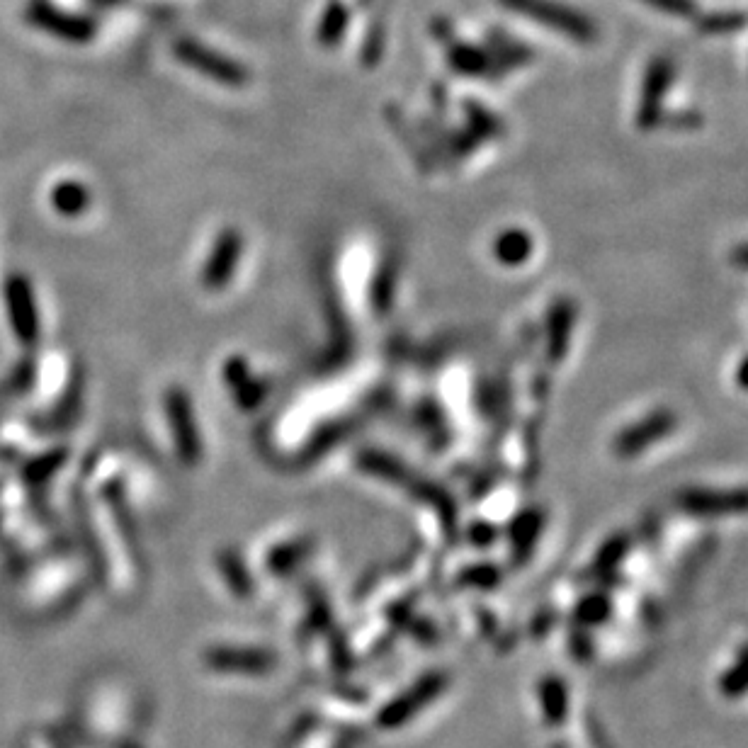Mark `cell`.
Wrapping results in <instances>:
<instances>
[{"label": "cell", "instance_id": "ba28073f", "mask_svg": "<svg viewBox=\"0 0 748 748\" xmlns=\"http://www.w3.org/2000/svg\"><path fill=\"white\" fill-rule=\"evenodd\" d=\"M238 258H241V236L234 234V231H226L214 246L212 258L204 268V282L209 287H224L231 280V272L238 265Z\"/></svg>", "mask_w": 748, "mask_h": 748}, {"label": "cell", "instance_id": "9a60e30c", "mask_svg": "<svg viewBox=\"0 0 748 748\" xmlns=\"http://www.w3.org/2000/svg\"><path fill=\"white\" fill-rule=\"evenodd\" d=\"M56 207L66 214H78L88 207V192L81 185H61L54 192Z\"/></svg>", "mask_w": 748, "mask_h": 748}, {"label": "cell", "instance_id": "52a82bcc", "mask_svg": "<svg viewBox=\"0 0 748 748\" xmlns=\"http://www.w3.org/2000/svg\"><path fill=\"white\" fill-rule=\"evenodd\" d=\"M168 418L173 425L175 442H178L180 452L187 462L200 457V435L192 428V408L190 401L185 399L183 391H170L168 396Z\"/></svg>", "mask_w": 748, "mask_h": 748}, {"label": "cell", "instance_id": "ac0fdd59", "mask_svg": "<svg viewBox=\"0 0 748 748\" xmlns=\"http://www.w3.org/2000/svg\"><path fill=\"white\" fill-rule=\"evenodd\" d=\"M739 27H744V17L739 15H714L705 22L707 32H731Z\"/></svg>", "mask_w": 748, "mask_h": 748}, {"label": "cell", "instance_id": "7c38bea8", "mask_svg": "<svg viewBox=\"0 0 748 748\" xmlns=\"http://www.w3.org/2000/svg\"><path fill=\"white\" fill-rule=\"evenodd\" d=\"M348 20L350 13L340 0H331L328 8L323 10L321 20H319V30H316V39L323 44V47H336V42L343 37L345 30H348Z\"/></svg>", "mask_w": 748, "mask_h": 748}, {"label": "cell", "instance_id": "8fae6325", "mask_svg": "<svg viewBox=\"0 0 748 748\" xmlns=\"http://www.w3.org/2000/svg\"><path fill=\"white\" fill-rule=\"evenodd\" d=\"M10 311H13V321L20 340H32L37 333V319H34V304L32 292L27 289L25 282H15L10 287Z\"/></svg>", "mask_w": 748, "mask_h": 748}, {"label": "cell", "instance_id": "5b68a950", "mask_svg": "<svg viewBox=\"0 0 748 748\" xmlns=\"http://www.w3.org/2000/svg\"><path fill=\"white\" fill-rule=\"evenodd\" d=\"M175 56L183 61L185 66L195 68L202 76L214 78V81L231 85V88H241L248 81V73L238 61L229 59V56L219 54V51L204 47L200 42H192V39H180L175 42Z\"/></svg>", "mask_w": 748, "mask_h": 748}, {"label": "cell", "instance_id": "ffe728a7", "mask_svg": "<svg viewBox=\"0 0 748 748\" xmlns=\"http://www.w3.org/2000/svg\"><path fill=\"white\" fill-rule=\"evenodd\" d=\"M734 382L741 391H748V355L741 357L739 365L734 370Z\"/></svg>", "mask_w": 748, "mask_h": 748}, {"label": "cell", "instance_id": "277c9868", "mask_svg": "<svg viewBox=\"0 0 748 748\" xmlns=\"http://www.w3.org/2000/svg\"><path fill=\"white\" fill-rule=\"evenodd\" d=\"M673 78H676V64L668 56H656V59L649 61L644 71V81H642V93H639V105H637V115H634V122L642 132H651L663 122V98L671 90Z\"/></svg>", "mask_w": 748, "mask_h": 748}, {"label": "cell", "instance_id": "7a4b0ae2", "mask_svg": "<svg viewBox=\"0 0 748 748\" xmlns=\"http://www.w3.org/2000/svg\"><path fill=\"white\" fill-rule=\"evenodd\" d=\"M680 513L700 520H727L748 515V486L734 489H710V486H690L680 489L673 498Z\"/></svg>", "mask_w": 748, "mask_h": 748}, {"label": "cell", "instance_id": "d6986e66", "mask_svg": "<svg viewBox=\"0 0 748 748\" xmlns=\"http://www.w3.org/2000/svg\"><path fill=\"white\" fill-rule=\"evenodd\" d=\"M729 260H731V265H734V268L748 270V243H739V246L731 251Z\"/></svg>", "mask_w": 748, "mask_h": 748}, {"label": "cell", "instance_id": "e0dca14e", "mask_svg": "<svg viewBox=\"0 0 748 748\" xmlns=\"http://www.w3.org/2000/svg\"><path fill=\"white\" fill-rule=\"evenodd\" d=\"M649 8L659 10V13L673 15V17H693L695 15V0H644Z\"/></svg>", "mask_w": 748, "mask_h": 748}, {"label": "cell", "instance_id": "6da1fadb", "mask_svg": "<svg viewBox=\"0 0 748 748\" xmlns=\"http://www.w3.org/2000/svg\"><path fill=\"white\" fill-rule=\"evenodd\" d=\"M501 5L506 10L540 22L542 27L574 39L578 44H593L598 39V27L591 17L559 3V0H501Z\"/></svg>", "mask_w": 748, "mask_h": 748}, {"label": "cell", "instance_id": "3957f363", "mask_svg": "<svg viewBox=\"0 0 748 748\" xmlns=\"http://www.w3.org/2000/svg\"><path fill=\"white\" fill-rule=\"evenodd\" d=\"M678 416L673 408H656L646 413L644 418L627 425L625 430L612 438V452L617 459H637L642 457L649 447L659 445L661 440L671 438L678 428Z\"/></svg>", "mask_w": 748, "mask_h": 748}, {"label": "cell", "instance_id": "8992f818", "mask_svg": "<svg viewBox=\"0 0 748 748\" xmlns=\"http://www.w3.org/2000/svg\"><path fill=\"white\" fill-rule=\"evenodd\" d=\"M576 304L571 299H557L549 306L547 323H544V340H547V360L559 365L571 348V336L576 326Z\"/></svg>", "mask_w": 748, "mask_h": 748}, {"label": "cell", "instance_id": "4fadbf2b", "mask_svg": "<svg viewBox=\"0 0 748 748\" xmlns=\"http://www.w3.org/2000/svg\"><path fill=\"white\" fill-rule=\"evenodd\" d=\"M542 527H544V513L537 508L525 510V513H520L518 518L513 520V525H510V535H513V542H515V547H518V552H530L532 544H535L537 537L542 535Z\"/></svg>", "mask_w": 748, "mask_h": 748}, {"label": "cell", "instance_id": "5bb4252c", "mask_svg": "<svg viewBox=\"0 0 748 748\" xmlns=\"http://www.w3.org/2000/svg\"><path fill=\"white\" fill-rule=\"evenodd\" d=\"M627 554H629V537L625 535V532H615V535L605 540L603 547H600V552L595 554L593 571L600 576L610 574V571H615L617 566H620V561L625 559Z\"/></svg>", "mask_w": 748, "mask_h": 748}, {"label": "cell", "instance_id": "2e32d148", "mask_svg": "<svg viewBox=\"0 0 748 748\" xmlns=\"http://www.w3.org/2000/svg\"><path fill=\"white\" fill-rule=\"evenodd\" d=\"M610 615V600L605 595H588L581 605H578V617L586 625H595V622H603Z\"/></svg>", "mask_w": 748, "mask_h": 748}, {"label": "cell", "instance_id": "30bf717a", "mask_svg": "<svg viewBox=\"0 0 748 748\" xmlns=\"http://www.w3.org/2000/svg\"><path fill=\"white\" fill-rule=\"evenodd\" d=\"M447 61L462 76H489L493 66L491 56L484 49L464 42H455L447 49Z\"/></svg>", "mask_w": 748, "mask_h": 748}, {"label": "cell", "instance_id": "9c48e42d", "mask_svg": "<svg viewBox=\"0 0 748 748\" xmlns=\"http://www.w3.org/2000/svg\"><path fill=\"white\" fill-rule=\"evenodd\" d=\"M532 248V236L523 229H508L503 234H498L496 243H493V253H496L498 263L508 265V268H518L530 260Z\"/></svg>", "mask_w": 748, "mask_h": 748}]
</instances>
